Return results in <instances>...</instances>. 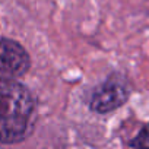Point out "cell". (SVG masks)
<instances>
[{
    "mask_svg": "<svg viewBox=\"0 0 149 149\" xmlns=\"http://www.w3.org/2000/svg\"><path fill=\"white\" fill-rule=\"evenodd\" d=\"M35 124V100L29 89L12 78L0 76V142L18 143Z\"/></svg>",
    "mask_w": 149,
    "mask_h": 149,
    "instance_id": "obj_1",
    "label": "cell"
},
{
    "mask_svg": "<svg viewBox=\"0 0 149 149\" xmlns=\"http://www.w3.org/2000/svg\"><path fill=\"white\" fill-rule=\"evenodd\" d=\"M29 64V56L19 42L9 38H0V76H22L28 72Z\"/></svg>",
    "mask_w": 149,
    "mask_h": 149,
    "instance_id": "obj_2",
    "label": "cell"
},
{
    "mask_svg": "<svg viewBox=\"0 0 149 149\" xmlns=\"http://www.w3.org/2000/svg\"><path fill=\"white\" fill-rule=\"evenodd\" d=\"M129 97L124 84L118 81H108L98 86L91 98V108L97 113H110L121 107Z\"/></svg>",
    "mask_w": 149,
    "mask_h": 149,
    "instance_id": "obj_3",
    "label": "cell"
},
{
    "mask_svg": "<svg viewBox=\"0 0 149 149\" xmlns=\"http://www.w3.org/2000/svg\"><path fill=\"white\" fill-rule=\"evenodd\" d=\"M130 145L134 146V148H148L149 149V124H146L139 132V134L132 140Z\"/></svg>",
    "mask_w": 149,
    "mask_h": 149,
    "instance_id": "obj_4",
    "label": "cell"
}]
</instances>
